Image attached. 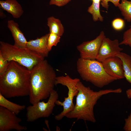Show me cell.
Listing matches in <instances>:
<instances>
[{
	"instance_id": "9",
	"label": "cell",
	"mask_w": 131,
	"mask_h": 131,
	"mask_svg": "<svg viewBox=\"0 0 131 131\" xmlns=\"http://www.w3.org/2000/svg\"><path fill=\"white\" fill-rule=\"evenodd\" d=\"M15 113L1 106H0V131L26 130L27 128L20 124L21 119Z\"/></svg>"
},
{
	"instance_id": "4",
	"label": "cell",
	"mask_w": 131,
	"mask_h": 131,
	"mask_svg": "<svg viewBox=\"0 0 131 131\" xmlns=\"http://www.w3.org/2000/svg\"><path fill=\"white\" fill-rule=\"evenodd\" d=\"M77 69L83 80L91 83L99 88H102L117 79L108 74L101 62L96 60L79 58L76 63Z\"/></svg>"
},
{
	"instance_id": "25",
	"label": "cell",
	"mask_w": 131,
	"mask_h": 131,
	"mask_svg": "<svg viewBox=\"0 0 131 131\" xmlns=\"http://www.w3.org/2000/svg\"><path fill=\"white\" fill-rule=\"evenodd\" d=\"M121 0H101L100 4L102 6L107 10L108 8V2H110L112 3L115 6L117 7L119 4Z\"/></svg>"
},
{
	"instance_id": "7",
	"label": "cell",
	"mask_w": 131,
	"mask_h": 131,
	"mask_svg": "<svg viewBox=\"0 0 131 131\" xmlns=\"http://www.w3.org/2000/svg\"><path fill=\"white\" fill-rule=\"evenodd\" d=\"M47 102L40 101L28 106L26 108L27 121L29 122H34L42 118L49 117L52 114L58 98L57 92L53 90L51 93Z\"/></svg>"
},
{
	"instance_id": "22",
	"label": "cell",
	"mask_w": 131,
	"mask_h": 131,
	"mask_svg": "<svg viewBox=\"0 0 131 131\" xmlns=\"http://www.w3.org/2000/svg\"><path fill=\"white\" fill-rule=\"evenodd\" d=\"M123 44L128 45L131 47V26L124 33L123 40L120 43V45Z\"/></svg>"
},
{
	"instance_id": "19",
	"label": "cell",
	"mask_w": 131,
	"mask_h": 131,
	"mask_svg": "<svg viewBox=\"0 0 131 131\" xmlns=\"http://www.w3.org/2000/svg\"><path fill=\"white\" fill-rule=\"evenodd\" d=\"M117 6L124 18L128 22L131 21V0H121Z\"/></svg>"
},
{
	"instance_id": "26",
	"label": "cell",
	"mask_w": 131,
	"mask_h": 131,
	"mask_svg": "<svg viewBox=\"0 0 131 131\" xmlns=\"http://www.w3.org/2000/svg\"><path fill=\"white\" fill-rule=\"evenodd\" d=\"M125 123L123 127L125 131H131V111L127 118L125 119Z\"/></svg>"
},
{
	"instance_id": "18",
	"label": "cell",
	"mask_w": 131,
	"mask_h": 131,
	"mask_svg": "<svg viewBox=\"0 0 131 131\" xmlns=\"http://www.w3.org/2000/svg\"><path fill=\"white\" fill-rule=\"evenodd\" d=\"M101 0H93L91 5L88 8V12L92 16L93 19L96 22L103 21V17L101 15L100 11V4Z\"/></svg>"
},
{
	"instance_id": "14",
	"label": "cell",
	"mask_w": 131,
	"mask_h": 131,
	"mask_svg": "<svg viewBox=\"0 0 131 131\" xmlns=\"http://www.w3.org/2000/svg\"><path fill=\"white\" fill-rule=\"evenodd\" d=\"M0 7L15 18H20L24 13L21 5L16 0H0Z\"/></svg>"
},
{
	"instance_id": "6",
	"label": "cell",
	"mask_w": 131,
	"mask_h": 131,
	"mask_svg": "<svg viewBox=\"0 0 131 131\" xmlns=\"http://www.w3.org/2000/svg\"><path fill=\"white\" fill-rule=\"evenodd\" d=\"M80 81L78 78L73 79L68 75L57 77L55 85L60 84L65 86L67 88L68 91L67 96L65 98L63 102H61L58 100L56 102V105L62 106L63 107V111L55 116L56 120L60 121L62 120L74 109L75 105L73 103V99L78 92L77 84Z\"/></svg>"
},
{
	"instance_id": "24",
	"label": "cell",
	"mask_w": 131,
	"mask_h": 131,
	"mask_svg": "<svg viewBox=\"0 0 131 131\" xmlns=\"http://www.w3.org/2000/svg\"><path fill=\"white\" fill-rule=\"evenodd\" d=\"M71 0H50V5H55L58 7L64 6L69 3Z\"/></svg>"
},
{
	"instance_id": "13",
	"label": "cell",
	"mask_w": 131,
	"mask_h": 131,
	"mask_svg": "<svg viewBox=\"0 0 131 131\" xmlns=\"http://www.w3.org/2000/svg\"><path fill=\"white\" fill-rule=\"evenodd\" d=\"M7 27L11 32L14 41V45L19 47H26L27 42L23 33L20 30L17 23L13 20H8Z\"/></svg>"
},
{
	"instance_id": "3",
	"label": "cell",
	"mask_w": 131,
	"mask_h": 131,
	"mask_svg": "<svg viewBox=\"0 0 131 131\" xmlns=\"http://www.w3.org/2000/svg\"><path fill=\"white\" fill-rule=\"evenodd\" d=\"M78 92L76 96V103L73 109L65 117L82 120L93 123L96 120L94 112V107L98 100L102 96L111 93H120V88L107 89L94 91L89 87L85 86L80 81L77 84Z\"/></svg>"
},
{
	"instance_id": "11",
	"label": "cell",
	"mask_w": 131,
	"mask_h": 131,
	"mask_svg": "<svg viewBox=\"0 0 131 131\" xmlns=\"http://www.w3.org/2000/svg\"><path fill=\"white\" fill-rule=\"evenodd\" d=\"M101 63L105 71L111 76L117 80L125 78L123 62L119 57H111Z\"/></svg>"
},
{
	"instance_id": "8",
	"label": "cell",
	"mask_w": 131,
	"mask_h": 131,
	"mask_svg": "<svg viewBox=\"0 0 131 131\" xmlns=\"http://www.w3.org/2000/svg\"><path fill=\"white\" fill-rule=\"evenodd\" d=\"M105 37L104 32L102 31L94 39L83 42L77 46V49L80 52V57L87 59L96 60L102 42Z\"/></svg>"
},
{
	"instance_id": "12",
	"label": "cell",
	"mask_w": 131,
	"mask_h": 131,
	"mask_svg": "<svg viewBox=\"0 0 131 131\" xmlns=\"http://www.w3.org/2000/svg\"><path fill=\"white\" fill-rule=\"evenodd\" d=\"M49 34V33L36 39L27 41L26 47L40 54L44 58L47 57L49 51L47 46Z\"/></svg>"
},
{
	"instance_id": "1",
	"label": "cell",
	"mask_w": 131,
	"mask_h": 131,
	"mask_svg": "<svg viewBox=\"0 0 131 131\" xmlns=\"http://www.w3.org/2000/svg\"><path fill=\"white\" fill-rule=\"evenodd\" d=\"M57 77L53 68L44 59L30 70L29 96L32 105L49 98L54 90Z\"/></svg>"
},
{
	"instance_id": "28",
	"label": "cell",
	"mask_w": 131,
	"mask_h": 131,
	"mask_svg": "<svg viewBox=\"0 0 131 131\" xmlns=\"http://www.w3.org/2000/svg\"><path fill=\"white\" fill-rule=\"evenodd\" d=\"M0 17L1 18H3L5 16V14L1 10V9L0 10Z\"/></svg>"
},
{
	"instance_id": "21",
	"label": "cell",
	"mask_w": 131,
	"mask_h": 131,
	"mask_svg": "<svg viewBox=\"0 0 131 131\" xmlns=\"http://www.w3.org/2000/svg\"><path fill=\"white\" fill-rule=\"evenodd\" d=\"M112 25L114 30L117 31H120L124 28L125 26V22L121 18H116L112 21Z\"/></svg>"
},
{
	"instance_id": "29",
	"label": "cell",
	"mask_w": 131,
	"mask_h": 131,
	"mask_svg": "<svg viewBox=\"0 0 131 131\" xmlns=\"http://www.w3.org/2000/svg\"><path fill=\"white\" fill-rule=\"evenodd\" d=\"M92 0V1L93 0Z\"/></svg>"
},
{
	"instance_id": "2",
	"label": "cell",
	"mask_w": 131,
	"mask_h": 131,
	"mask_svg": "<svg viewBox=\"0 0 131 131\" xmlns=\"http://www.w3.org/2000/svg\"><path fill=\"white\" fill-rule=\"evenodd\" d=\"M30 71L14 61H9L0 76V93L6 98L29 96Z\"/></svg>"
},
{
	"instance_id": "20",
	"label": "cell",
	"mask_w": 131,
	"mask_h": 131,
	"mask_svg": "<svg viewBox=\"0 0 131 131\" xmlns=\"http://www.w3.org/2000/svg\"><path fill=\"white\" fill-rule=\"evenodd\" d=\"M49 33L48 37L47 46L49 51L51 49L53 46H56L60 41L61 36L52 33Z\"/></svg>"
},
{
	"instance_id": "5",
	"label": "cell",
	"mask_w": 131,
	"mask_h": 131,
	"mask_svg": "<svg viewBox=\"0 0 131 131\" xmlns=\"http://www.w3.org/2000/svg\"><path fill=\"white\" fill-rule=\"evenodd\" d=\"M0 54L8 61L16 62L30 71L44 59L41 55L27 47H19L2 41L0 42Z\"/></svg>"
},
{
	"instance_id": "16",
	"label": "cell",
	"mask_w": 131,
	"mask_h": 131,
	"mask_svg": "<svg viewBox=\"0 0 131 131\" xmlns=\"http://www.w3.org/2000/svg\"><path fill=\"white\" fill-rule=\"evenodd\" d=\"M115 56L119 58L122 60L125 78L131 84V56L121 52Z\"/></svg>"
},
{
	"instance_id": "10",
	"label": "cell",
	"mask_w": 131,
	"mask_h": 131,
	"mask_svg": "<svg viewBox=\"0 0 131 131\" xmlns=\"http://www.w3.org/2000/svg\"><path fill=\"white\" fill-rule=\"evenodd\" d=\"M119 45L117 39L112 40L105 37L102 42L96 60L101 62L107 58L115 56L123 50Z\"/></svg>"
},
{
	"instance_id": "27",
	"label": "cell",
	"mask_w": 131,
	"mask_h": 131,
	"mask_svg": "<svg viewBox=\"0 0 131 131\" xmlns=\"http://www.w3.org/2000/svg\"><path fill=\"white\" fill-rule=\"evenodd\" d=\"M126 94L128 99L131 98V89H127L126 91Z\"/></svg>"
},
{
	"instance_id": "23",
	"label": "cell",
	"mask_w": 131,
	"mask_h": 131,
	"mask_svg": "<svg viewBox=\"0 0 131 131\" xmlns=\"http://www.w3.org/2000/svg\"><path fill=\"white\" fill-rule=\"evenodd\" d=\"M9 64V62L5 60L0 54V76L6 71Z\"/></svg>"
},
{
	"instance_id": "15",
	"label": "cell",
	"mask_w": 131,
	"mask_h": 131,
	"mask_svg": "<svg viewBox=\"0 0 131 131\" xmlns=\"http://www.w3.org/2000/svg\"><path fill=\"white\" fill-rule=\"evenodd\" d=\"M47 25L49 28V33L62 36L64 33V28L60 20L53 16L48 18Z\"/></svg>"
},
{
	"instance_id": "17",
	"label": "cell",
	"mask_w": 131,
	"mask_h": 131,
	"mask_svg": "<svg viewBox=\"0 0 131 131\" xmlns=\"http://www.w3.org/2000/svg\"><path fill=\"white\" fill-rule=\"evenodd\" d=\"M0 93V106L17 115L26 107L25 105H21L11 102Z\"/></svg>"
}]
</instances>
